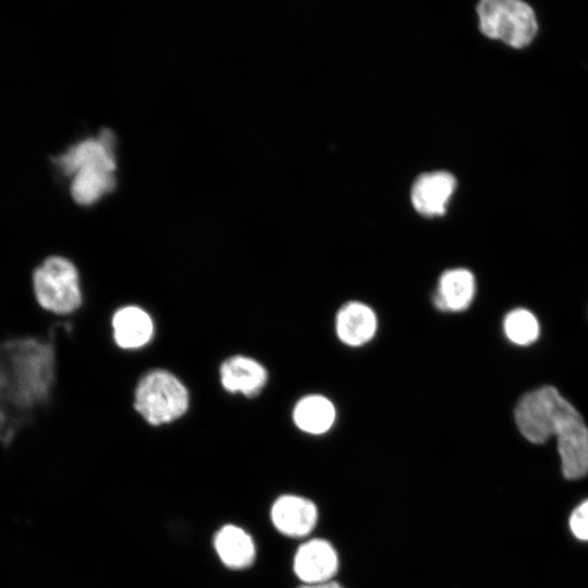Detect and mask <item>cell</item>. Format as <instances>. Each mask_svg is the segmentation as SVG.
I'll return each instance as SVG.
<instances>
[{"instance_id": "cell-1", "label": "cell", "mask_w": 588, "mask_h": 588, "mask_svg": "<svg viewBox=\"0 0 588 588\" xmlns=\"http://www.w3.org/2000/svg\"><path fill=\"white\" fill-rule=\"evenodd\" d=\"M58 356L53 336L0 343V443L10 445L53 400Z\"/></svg>"}, {"instance_id": "cell-2", "label": "cell", "mask_w": 588, "mask_h": 588, "mask_svg": "<svg viewBox=\"0 0 588 588\" xmlns=\"http://www.w3.org/2000/svg\"><path fill=\"white\" fill-rule=\"evenodd\" d=\"M514 417L520 433L532 443L556 437L562 471L567 479L588 474V427L578 411L552 385L526 393Z\"/></svg>"}, {"instance_id": "cell-3", "label": "cell", "mask_w": 588, "mask_h": 588, "mask_svg": "<svg viewBox=\"0 0 588 588\" xmlns=\"http://www.w3.org/2000/svg\"><path fill=\"white\" fill-rule=\"evenodd\" d=\"M133 408L149 427H168L183 419L191 408V392L171 370L151 368L137 380Z\"/></svg>"}, {"instance_id": "cell-4", "label": "cell", "mask_w": 588, "mask_h": 588, "mask_svg": "<svg viewBox=\"0 0 588 588\" xmlns=\"http://www.w3.org/2000/svg\"><path fill=\"white\" fill-rule=\"evenodd\" d=\"M32 285L37 304L50 314L70 316L85 305L82 272L65 256L45 258L32 273Z\"/></svg>"}, {"instance_id": "cell-5", "label": "cell", "mask_w": 588, "mask_h": 588, "mask_svg": "<svg viewBox=\"0 0 588 588\" xmlns=\"http://www.w3.org/2000/svg\"><path fill=\"white\" fill-rule=\"evenodd\" d=\"M481 33L520 49L535 38L538 24L532 8L520 0H483L477 5Z\"/></svg>"}, {"instance_id": "cell-6", "label": "cell", "mask_w": 588, "mask_h": 588, "mask_svg": "<svg viewBox=\"0 0 588 588\" xmlns=\"http://www.w3.org/2000/svg\"><path fill=\"white\" fill-rule=\"evenodd\" d=\"M266 365L254 356L234 354L224 358L218 368V381L221 390L232 396L247 401L257 400L269 382Z\"/></svg>"}, {"instance_id": "cell-7", "label": "cell", "mask_w": 588, "mask_h": 588, "mask_svg": "<svg viewBox=\"0 0 588 588\" xmlns=\"http://www.w3.org/2000/svg\"><path fill=\"white\" fill-rule=\"evenodd\" d=\"M110 329L113 344L123 352L143 351L156 336L154 317L136 304L118 307L111 315Z\"/></svg>"}, {"instance_id": "cell-8", "label": "cell", "mask_w": 588, "mask_h": 588, "mask_svg": "<svg viewBox=\"0 0 588 588\" xmlns=\"http://www.w3.org/2000/svg\"><path fill=\"white\" fill-rule=\"evenodd\" d=\"M339 566L334 548L326 540L303 543L294 556V572L305 584L330 581Z\"/></svg>"}, {"instance_id": "cell-9", "label": "cell", "mask_w": 588, "mask_h": 588, "mask_svg": "<svg viewBox=\"0 0 588 588\" xmlns=\"http://www.w3.org/2000/svg\"><path fill=\"white\" fill-rule=\"evenodd\" d=\"M378 330V318L367 304L351 301L341 306L335 316L338 339L351 347H359L370 342Z\"/></svg>"}, {"instance_id": "cell-10", "label": "cell", "mask_w": 588, "mask_h": 588, "mask_svg": "<svg viewBox=\"0 0 588 588\" xmlns=\"http://www.w3.org/2000/svg\"><path fill=\"white\" fill-rule=\"evenodd\" d=\"M456 187L454 176L448 172L424 173L413 184L411 199L417 212L425 217L444 215Z\"/></svg>"}, {"instance_id": "cell-11", "label": "cell", "mask_w": 588, "mask_h": 588, "mask_svg": "<svg viewBox=\"0 0 588 588\" xmlns=\"http://www.w3.org/2000/svg\"><path fill=\"white\" fill-rule=\"evenodd\" d=\"M114 136L103 128L97 138H87L72 146L66 152L56 158L57 164L68 175L85 166H103L115 169L113 155Z\"/></svg>"}, {"instance_id": "cell-12", "label": "cell", "mask_w": 588, "mask_h": 588, "mask_svg": "<svg viewBox=\"0 0 588 588\" xmlns=\"http://www.w3.org/2000/svg\"><path fill=\"white\" fill-rule=\"evenodd\" d=\"M271 520L274 527L289 537L308 535L317 523L316 505L298 495H282L271 507Z\"/></svg>"}, {"instance_id": "cell-13", "label": "cell", "mask_w": 588, "mask_h": 588, "mask_svg": "<svg viewBox=\"0 0 588 588\" xmlns=\"http://www.w3.org/2000/svg\"><path fill=\"white\" fill-rule=\"evenodd\" d=\"M476 294V280L465 268H452L439 277L433 304L441 311L460 313L467 309Z\"/></svg>"}, {"instance_id": "cell-14", "label": "cell", "mask_w": 588, "mask_h": 588, "mask_svg": "<svg viewBox=\"0 0 588 588\" xmlns=\"http://www.w3.org/2000/svg\"><path fill=\"white\" fill-rule=\"evenodd\" d=\"M336 409L324 395L308 394L301 397L292 411L294 425L303 432L322 434L334 425Z\"/></svg>"}, {"instance_id": "cell-15", "label": "cell", "mask_w": 588, "mask_h": 588, "mask_svg": "<svg viewBox=\"0 0 588 588\" xmlns=\"http://www.w3.org/2000/svg\"><path fill=\"white\" fill-rule=\"evenodd\" d=\"M213 544L221 562L230 568H245L255 560V543L238 526L225 525L220 528L215 536Z\"/></svg>"}, {"instance_id": "cell-16", "label": "cell", "mask_w": 588, "mask_h": 588, "mask_svg": "<svg viewBox=\"0 0 588 588\" xmlns=\"http://www.w3.org/2000/svg\"><path fill=\"white\" fill-rule=\"evenodd\" d=\"M114 170L102 166H85L72 175L70 186L73 199L79 205H90L115 185Z\"/></svg>"}, {"instance_id": "cell-17", "label": "cell", "mask_w": 588, "mask_h": 588, "mask_svg": "<svg viewBox=\"0 0 588 588\" xmlns=\"http://www.w3.org/2000/svg\"><path fill=\"white\" fill-rule=\"evenodd\" d=\"M503 327L507 339L518 345H528L539 335V323L536 317L523 308L510 311Z\"/></svg>"}, {"instance_id": "cell-18", "label": "cell", "mask_w": 588, "mask_h": 588, "mask_svg": "<svg viewBox=\"0 0 588 588\" xmlns=\"http://www.w3.org/2000/svg\"><path fill=\"white\" fill-rule=\"evenodd\" d=\"M569 527L577 539L588 541V500L573 511L569 517Z\"/></svg>"}, {"instance_id": "cell-19", "label": "cell", "mask_w": 588, "mask_h": 588, "mask_svg": "<svg viewBox=\"0 0 588 588\" xmlns=\"http://www.w3.org/2000/svg\"><path fill=\"white\" fill-rule=\"evenodd\" d=\"M298 588H343L338 583H334L332 580L326 581V583H319V584H304L299 586Z\"/></svg>"}]
</instances>
